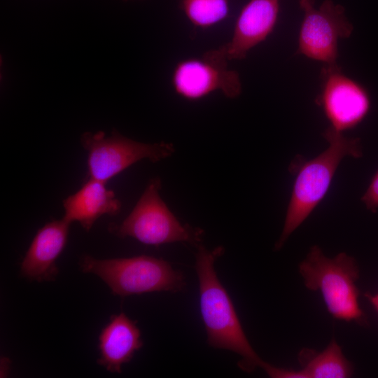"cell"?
Listing matches in <instances>:
<instances>
[{"instance_id": "6da1fadb", "label": "cell", "mask_w": 378, "mask_h": 378, "mask_svg": "<svg viewBox=\"0 0 378 378\" xmlns=\"http://www.w3.org/2000/svg\"><path fill=\"white\" fill-rule=\"evenodd\" d=\"M197 248L195 269L199 282L200 307L208 344L226 349L241 357L238 365L251 372L265 363L250 344L241 326L233 302L220 281L214 268L216 260L224 253L221 246L209 250Z\"/></svg>"}, {"instance_id": "7a4b0ae2", "label": "cell", "mask_w": 378, "mask_h": 378, "mask_svg": "<svg viewBox=\"0 0 378 378\" xmlns=\"http://www.w3.org/2000/svg\"><path fill=\"white\" fill-rule=\"evenodd\" d=\"M328 148L309 160L300 158L291 164L295 178L281 234L275 244L280 250L289 236L305 220L327 193L335 173L346 156L363 155L360 141L348 138L329 127L323 133Z\"/></svg>"}, {"instance_id": "3957f363", "label": "cell", "mask_w": 378, "mask_h": 378, "mask_svg": "<svg viewBox=\"0 0 378 378\" xmlns=\"http://www.w3.org/2000/svg\"><path fill=\"white\" fill-rule=\"evenodd\" d=\"M299 272L306 288L319 291L329 314L346 322L366 323L359 304L356 282L359 268L354 258L344 252L327 257L318 246H313L299 265Z\"/></svg>"}, {"instance_id": "277c9868", "label": "cell", "mask_w": 378, "mask_h": 378, "mask_svg": "<svg viewBox=\"0 0 378 378\" xmlns=\"http://www.w3.org/2000/svg\"><path fill=\"white\" fill-rule=\"evenodd\" d=\"M80 270L99 276L120 297L146 293L181 290L185 279L166 260L148 255L111 259H97L83 255Z\"/></svg>"}, {"instance_id": "5b68a950", "label": "cell", "mask_w": 378, "mask_h": 378, "mask_svg": "<svg viewBox=\"0 0 378 378\" xmlns=\"http://www.w3.org/2000/svg\"><path fill=\"white\" fill-rule=\"evenodd\" d=\"M161 186L160 178L150 179L130 214L120 224L111 223L109 232L148 245L181 241L198 246L203 230L183 225L176 218L160 196Z\"/></svg>"}, {"instance_id": "8992f818", "label": "cell", "mask_w": 378, "mask_h": 378, "mask_svg": "<svg viewBox=\"0 0 378 378\" xmlns=\"http://www.w3.org/2000/svg\"><path fill=\"white\" fill-rule=\"evenodd\" d=\"M80 144L87 152L89 178L104 183L137 162L142 160L159 162L175 152L171 143L139 142L115 130L110 136L102 131L85 132L80 136Z\"/></svg>"}, {"instance_id": "52a82bcc", "label": "cell", "mask_w": 378, "mask_h": 378, "mask_svg": "<svg viewBox=\"0 0 378 378\" xmlns=\"http://www.w3.org/2000/svg\"><path fill=\"white\" fill-rule=\"evenodd\" d=\"M228 61L221 46L200 57L180 60L171 76L174 92L188 101L200 100L216 91L230 99L239 97L241 79L237 71L228 67Z\"/></svg>"}, {"instance_id": "ba28073f", "label": "cell", "mask_w": 378, "mask_h": 378, "mask_svg": "<svg viewBox=\"0 0 378 378\" xmlns=\"http://www.w3.org/2000/svg\"><path fill=\"white\" fill-rule=\"evenodd\" d=\"M304 15L298 38V52L326 66L337 65L338 41L351 34L353 26L344 8L325 0L318 8L314 0H299Z\"/></svg>"}, {"instance_id": "9c48e42d", "label": "cell", "mask_w": 378, "mask_h": 378, "mask_svg": "<svg viewBox=\"0 0 378 378\" xmlns=\"http://www.w3.org/2000/svg\"><path fill=\"white\" fill-rule=\"evenodd\" d=\"M317 98L330 127L342 132L357 126L368 115L370 98L359 83L344 74L340 67L325 66Z\"/></svg>"}, {"instance_id": "30bf717a", "label": "cell", "mask_w": 378, "mask_h": 378, "mask_svg": "<svg viewBox=\"0 0 378 378\" xmlns=\"http://www.w3.org/2000/svg\"><path fill=\"white\" fill-rule=\"evenodd\" d=\"M279 0H249L240 11L231 39L223 45L228 60L242 59L273 31Z\"/></svg>"}, {"instance_id": "8fae6325", "label": "cell", "mask_w": 378, "mask_h": 378, "mask_svg": "<svg viewBox=\"0 0 378 378\" xmlns=\"http://www.w3.org/2000/svg\"><path fill=\"white\" fill-rule=\"evenodd\" d=\"M70 225L62 218L37 231L21 262V276L37 282L55 279L59 273L56 260L66 246Z\"/></svg>"}, {"instance_id": "7c38bea8", "label": "cell", "mask_w": 378, "mask_h": 378, "mask_svg": "<svg viewBox=\"0 0 378 378\" xmlns=\"http://www.w3.org/2000/svg\"><path fill=\"white\" fill-rule=\"evenodd\" d=\"M143 344L136 321L122 312L112 315L99 336L97 363L107 371L121 373L122 365L129 363Z\"/></svg>"}, {"instance_id": "4fadbf2b", "label": "cell", "mask_w": 378, "mask_h": 378, "mask_svg": "<svg viewBox=\"0 0 378 378\" xmlns=\"http://www.w3.org/2000/svg\"><path fill=\"white\" fill-rule=\"evenodd\" d=\"M106 183L89 178L74 194L63 200V218L69 223L78 222L85 231H89L95 221L103 215L118 214L122 207L114 192Z\"/></svg>"}, {"instance_id": "5bb4252c", "label": "cell", "mask_w": 378, "mask_h": 378, "mask_svg": "<svg viewBox=\"0 0 378 378\" xmlns=\"http://www.w3.org/2000/svg\"><path fill=\"white\" fill-rule=\"evenodd\" d=\"M299 360L301 368L297 370L298 378H348L354 372L335 339L322 351L303 349Z\"/></svg>"}, {"instance_id": "9a60e30c", "label": "cell", "mask_w": 378, "mask_h": 378, "mask_svg": "<svg viewBox=\"0 0 378 378\" xmlns=\"http://www.w3.org/2000/svg\"><path fill=\"white\" fill-rule=\"evenodd\" d=\"M232 0H178V6L195 27L211 28L229 15Z\"/></svg>"}, {"instance_id": "2e32d148", "label": "cell", "mask_w": 378, "mask_h": 378, "mask_svg": "<svg viewBox=\"0 0 378 378\" xmlns=\"http://www.w3.org/2000/svg\"><path fill=\"white\" fill-rule=\"evenodd\" d=\"M367 209L374 213L378 209V171L361 198Z\"/></svg>"}, {"instance_id": "e0dca14e", "label": "cell", "mask_w": 378, "mask_h": 378, "mask_svg": "<svg viewBox=\"0 0 378 378\" xmlns=\"http://www.w3.org/2000/svg\"><path fill=\"white\" fill-rule=\"evenodd\" d=\"M11 362L8 358L1 357L0 365V377H6L9 374L10 370Z\"/></svg>"}, {"instance_id": "ac0fdd59", "label": "cell", "mask_w": 378, "mask_h": 378, "mask_svg": "<svg viewBox=\"0 0 378 378\" xmlns=\"http://www.w3.org/2000/svg\"><path fill=\"white\" fill-rule=\"evenodd\" d=\"M365 297L378 314V292L375 294L366 293Z\"/></svg>"}, {"instance_id": "d6986e66", "label": "cell", "mask_w": 378, "mask_h": 378, "mask_svg": "<svg viewBox=\"0 0 378 378\" xmlns=\"http://www.w3.org/2000/svg\"><path fill=\"white\" fill-rule=\"evenodd\" d=\"M124 1H128V0H124Z\"/></svg>"}]
</instances>
